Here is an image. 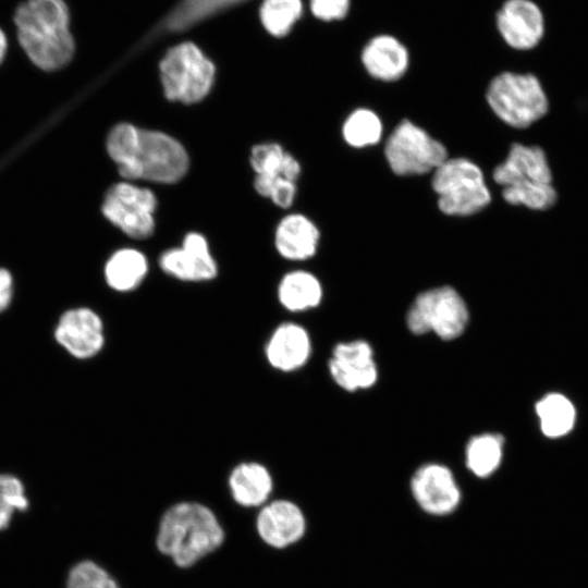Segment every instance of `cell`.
I'll return each instance as SVG.
<instances>
[{"label":"cell","instance_id":"6da1fadb","mask_svg":"<svg viewBox=\"0 0 588 588\" xmlns=\"http://www.w3.org/2000/svg\"><path fill=\"white\" fill-rule=\"evenodd\" d=\"M107 150L125 179L171 184L181 180L188 169V156L176 139L128 123L111 130Z\"/></svg>","mask_w":588,"mask_h":588},{"label":"cell","instance_id":"7a4b0ae2","mask_svg":"<svg viewBox=\"0 0 588 588\" xmlns=\"http://www.w3.org/2000/svg\"><path fill=\"white\" fill-rule=\"evenodd\" d=\"M14 23L21 47L38 68L57 70L73 57L70 13L63 0H27L17 8Z\"/></svg>","mask_w":588,"mask_h":588},{"label":"cell","instance_id":"3957f363","mask_svg":"<svg viewBox=\"0 0 588 588\" xmlns=\"http://www.w3.org/2000/svg\"><path fill=\"white\" fill-rule=\"evenodd\" d=\"M492 179L511 206L547 212L559 201L549 157L540 145L512 143L505 159L493 169Z\"/></svg>","mask_w":588,"mask_h":588},{"label":"cell","instance_id":"277c9868","mask_svg":"<svg viewBox=\"0 0 588 588\" xmlns=\"http://www.w3.org/2000/svg\"><path fill=\"white\" fill-rule=\"evenodd\" d=\"M223 531L215 515L198 503H179L164 514L157 543L180 566H189L215 550Z\"/></svg>","mask_w":588,"mask_h":588},{"label":"cell","instance_id":"5b68a950","mask_svg":"<svg viewBox=\"0 0 588 588\" xmlns=\"http://www.w3.org/2000/svg\"><path fill=\"white\" fill-rule=\"evenodd\" d=\"M486 98L493 113L516 130L531 127L550 110L544 86L532 73L504 71L497 74L488 85Z\"/></svg>","mask_w":588,"mask_h":588},{"label":"cell","instance_id":"8992f818","mask_svg":"<svg viewBox=\"0 0 588 588\" xmlns=\"http://www.w3.org/2000/svg\"><path fill=\"white\" fill-rule=\"evenodd\" d=\"M431 186L439 209L448 216H470L491 203L482 170L467 158H448L433 171Z\"/></svg>","mask_w":588,"mask_h":588},{"label":"cell","instance_id":"52a82bcc","mask_svg":"<svg viewBox=\"0 0 588 588\" xmlns=\"http://www.w3.org/2000/svg\"><path fill=\"white\" fill-rule=\"evenodd\" d=\"M166 97L171 101L195 103L209 93L215 65L192 42H182L164 54L159 65Z\"/></svg>","mask_w":588,"mask_h":588},{"label":"cell","instance_id":"ba28073f","mask_svg":"<svg viewBox=\"0 0 588 588\" xmlns=\"http://www.w3.org/2000/svg\"><path fill=\"white\" fill-rule=\"evenodd\" d=\"M468 308L455 289L433 287L417 295L409 307L406 323L414 334L432 332L442 340L460 336L468 322Z\"/></svg>","mask_w":588,"mask_h":588},{"label":"cell","instance_id":"9c48e42d","mask_svg":"<svg viewBox=\"0 0 588 588\" xmlns=\"http://www.w3.org/2000/svg\"><path fill=\"white\" fill-rule=\"evenodd\" d=\"M384 156L397 175H420L434 171L448 159L445 146L409 120L400 122L384 146Z\"/></svg>","mask_w":588,"mask_h":588},{"label":"cell","instance_id":"30bf717a","mask_svg":"<svg viewBox=\"0 0 588 588\" xmlns=\"http://www.w3.org/2000/svg\"><path fill=\"white\" fill-rule=\"evenodd\" d=\"M155 194L130 183H118L109 188L102 204L103 216L128 236L143 240L155 229Z\"/></svg>","mask_w":588,"mask_h":588},{"label":"cell","instance_id":"8fae6325","mask_svg":"<svg viewBox=\"0 0 588 588\" xmlns=\"http://www.w3.org/2000/svg\"><path fill=\"white\" fill-rule=\"evenodd\" d=\"M328 368L334 382L348 392L368 389L378 378L372 347L364 340L336 344Z\"/></svg>","mask_w":588,"mask_h":588},{"label":"cell","instance_id":"7c38bea8","mask_svg":"<svg viewBox=\"0 0 588 588\" xmlns=\"http://www.w3.org/2000/svg\"><path fill=\"white\" fill-rule=\"evenodd\" d=\"M495 26L505 44L515 50H530L544 34V19L531 0H505L495 14Z\"/></svg>","mask_w":588,"mask_h":588},{"label":"cell","instance_id":"4fadbf2b","mask_svg":"<svg viewBox=\"0 0 588 588\" xmlns=\"http://www.w3.org/2000/svg\"><path fill=\"white\" fill-rule=\"evenodd\" d=\"M57 342L72 356L87 359L105 345V327L99 315L86 307L65 311L54 330Z\"/></svg>","mask_w":588,"mask_h":588},{"label":"cell","instance_id":"5bb4252c","mask_svg":"<svg viewBox=\"0 0 588 588\" xmlns=\"http://www.w3.org/2000/svg\"><path fill=\"white\" fill-rule=\"evenodd\" d=\"M412 492L427 513L445 515L461 501V491L452 471L444 465L426 464L419 467L411 481Z\"/></svg>","mask_w":588,"mask_h":588},{"label":"cell","instance_id":"9a60e30c","mask_svg":"<svg viewBox=\"0 0 588 588\" xmlns=\"http://www.w3.org/2000/svg\"><path fill=\"white\" fill-rule=\"evenodd\" d=\"M159 265L167 274L188 282L209 281L218 273L207 241L198 233H188L182 247L164 252Z\"/></svg>","mask_w":588,"mask_h":588},{"label":"cell","instance_id":"2e32d148","mask_svg":"<svg viewBox=\"0 0 588 588\" xmlns=\"http://www.w3.org/2000/svg\"><path fill=\"white\" fill-rule=\"evenodd\" d=\"M311 355L307 330L296 322H282L271 332L265 345L267 363L275 370L291 372L305 366Z\"/></svg>","mask_w":588,"mask_h":588},{"label":"cell","instance_id":"e0dca14e","mask_svg":"<svg viewBox=\"0 0 588 588\" xmlns=\"http://www.w3.org/2000/svg\"><path fill=\"white\" fill-rule=\"evenodd\" d=\"M360 61L366 72L382 82L400 79L408 70L409 51L392 34H378L363 47Z\"/></svg>","mask_w":588,"mask_h":588},{"label":"cell","instance_id":"ac0fdd59","mask_svg":"<svg viewBox=\"0 0 588 588\" xmlns=\"http://www.w3.org/2000/svg\"><path fill=\"white\" fill-rule=\"evenodd\" d=\"M257 528L267 543L282 548L303 536L305 519L294 503L280 500L261 510L257 519Z\"/></svg>","mask_w":588,"mask_h":588},{"label":"cell","instance_id":"d6986e66","mask_svg":"<svg viewBox=\"0 0 588 588\" xmlns=\"http://www.w3.org/2000/svg\"><path fill=\"white\" fill-rule=\"evenodd\" d=\"M250 164L256 172L255 189L261 196L268 197L270 186L280 179L296 182L301 166L279 144H260L252 149Z\"/></svg>","mask_w":588,"mask_h":588},{"label":"cell","instance_id":"ffe728a7","mask_svg":"<svg viewBox=\"0 0 588 588\" xmlns=\"http://www.w3.org/2000/svg\"><path fill=\"white\" fill-rule=\"evenodd\" d=\"M319 242L317 226L303 215L292 213L279 223L275 231V247L289 260H305L316 254Z\"/></svg>","mask_w":588,"mask_h":588},{"label":"cell","instance_id":"44dd1931","mask_svg":"<svg viewBox=\"0 0 588 588\" xmlns=\"http://www.w3.org/2000/svg\"><path fill=\"white\" fill-rule=\"evenodd\" d=\"M229 486L236 502L245 506L265 502L272 490L269 470L257 462H243L230 474Z\"/></svg>","mask_w":588,"mask_h":588},{"label":"cell","instance_id":"7402d4cb","mask_svg":"<svg viewBox=\"0 0 588 588\" xmlns=\"http://www.w3.org/2000/svg\"><path fill=\"white\" fill-rule=\"evenodd\" d=\"M322 294V286L317 277L304 270L286 273L278 286L279 303L292 313L317 307L321 303Z\"/></svg>","mask_w":588,"mask_h":588},{"label":"cell","instance_id":"603a6c76","mask_svg":"<svg viewBox=\"0 0 588 588\" xmlns=\"http://www.w3.org/2000/svg\"><path fill=\"white\" fill-rule=\"evenodd\" d=\"M148 262L144 254L124 248L115 252L107 261L105 277L108 285L118 292L135 290L145 279Z\"/></svg>","mask_w":588,"mask_h":588},{"label":"cell","instance_id":"cb8c5ba5","mask_svg":"<svg viewBox=\"0 0 588 588\" xmlns=\"http://www.w3.org/2000/svg\"><path fill=\"white\" fill-rule=\"evenodd\" d=\"M246 0H180L162 20L158 30H185Z\"/></svg>","mask_w":588,"mask_h":588},{"label":"cell","instance_id":"d4e9b609","mask_svg":"<svg viewBox=\"0 0 588 588\" xmlns=\"http://www.w3.org/2000/svg\"><path fill=\"white\" fill-rule=\"evenodd\" d=\"M541 431L550 438L569 432L575 422V408L572 402L559 393H550L536 404Z\"/></svg>","mask_w":588,"mask_h":588},{"label":"cell","instance_id":"484cf974","mask_svg":"<svg viewBox=\"0 0 588 588\" xmlns=\"http://www.w3.org/2000/svg\"><path fill=\"white\" fill-rule=\"evenodd\" d=\"M503 438L497 433L473 437L465 451L468 469L478 477H488L497 470L502 460Z\"/></svg>","mask_w":588,"mask_h":588},{"label":"cell","instance_id":"4316f807","mask_svg":"<svg viewBox=\"0 0 588 588\" xmlns=\"http://www.w3.org/2000/svg\"><path fill=\"white\" fill-rule=\"evenodd\" d=\"M382 122L378 114L367 108L354 110L344 121L342 135L354 148L376 145L382 137Z\"/></svg>","mask_w":588,"mask_h":588},{"label":"cell","instance_id":"83f0119b","mask_svg":"<svg viewBox=\"0 0 588 588\" xmlns=\"http://www.w3.org/2000/svg\"><path fill=\"white\" fill-rule=\"evenodd\" d=\"M302 14V0H265L260 8L262 25L275 37L285 36Z\"/></svg>","mask_w":588,"mask_h":588},{"label":"cell","instance_id":"f1b7e54d","mask_svg":"<svg viewBox=\"0 0 588 588\" xmlns=\"http://www.w3.org/2000/svg\"><path fill=\"white\" fill-rule=\"evenodd\" d=\"M28 505L23 482L14 475L0 474V531L10 526L16 512H25Z\"/></svg>","mask_w":588,"mask_h":588},{"label":"cell","instance_id":"f546056e","mask_svg":"<svg viewBox=\"0 0 588 588\" xmlns=\"http://www.w3.org/2000/svg\"><path fill=\"white\" fill-rule=\"evenodd\" d=\"M65 588H119V586L101 566L85 560L69 571Z\"/></svg>","mask_w":588,"mask_h":588},{"label":"cell","instance_id":"4dcf8cb0","mask_svg":"<svg viewBox=\"0 0 588 588\" xmlns=\"http://www.w3.org/2000/svg\"><path fill=\"white\" fill-rule=\"evenodd\" d=\"M313 15L324 22L341 21L351 9V0H309Z\"/></svg>","mask_w":588,"mask_h":588},{"label":"cell","instance_id":"1f68e13d","mask_svg":"<svg viewBox=\"0 0 588 588\" xmlns=\"http://www.w3.org/2000/svg\"><path fill=\"white\" fill-rule=\"evenodd\" d=\"M295 195V182L286 179H280L273 182L268 193V197H270L272 201L281 208H289L293 204Z\"/></svg>","mask_w":588,"mask_h":588},{"label":"cell","instance_id":"d6a6232c","mask_svg":"<svg viewBox=\"0 0 588 588\" xmlns=\"http://www.w3.org/2000/svg\"><path fill=\"white\" fill-rule=\"evenodd\" d=\"M12 292V277L8 270L0 268V313L8 308Z\"/></svg>","mask_w":588,"mask_h":588},{"label":"cell","instance_id":"836d02e7","mask_svg":"<svg viewBox=\"0 0 588 588\" xmlns=\"http://www.w3.org/2000/svg\"><path fill=\"white\" fill-rule=\"evenodd\" d=\"M7 51V38L4 33L0 29V63L4 58Z\"/></svg>","mask_w":588,"mask_h":588}]
</instances>
